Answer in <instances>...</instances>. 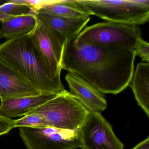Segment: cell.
<instances>
[{"label": "cell", "mask_w": 149, "mask_h": 149, "mask_svg": "<svg viewBox=\"0 0 149 149\" xmlns=\"http://www.w3.org/2000/svg\"><path fill=\"white\" fill-rule=\"evenodd\" d=\"M55 95L41 94L34 96L3 99L1 100L0 115L10 119L24 116Z\"/></svg>", "instance_id": "8fae6325"}, {"label": "cell", "mask_w": 149, "mask_h": 149, "mask_svg": "<svg viewBox=\"0 0 149 149\" xmlns=\"http://www.w3.org/2000/svg\"><path fill=\"white\" fill-rule=\"evenodd\" d=\"M15 120L0 115V136L7 134L15 128Z\"/></svg>", "instance_id": "d6986e66"}, {"label": "cell", "mask_w": 149, "mask_h": 149, "mask_svg": "<svg viewBox=\"0 0 149 149\" xmlns=\"http://www.w3.org/2000/svg\"><path fill=\"white\" fill-rule=\"evenodd\" d=\"M28 35L38 57L52 79L59 84H63L61 74L66 40L38 18L36 26Z\"/></svg>", "instance_id": "8992f818"}, {"label": "cell", "mask_w": 149, "mask_h": 149, "mask_svg": "<svg viewBox=\"0 0 149 149\" xmlns=\"http://www.w3.org/2000/svg\"><path fill=\"white\" fill-rule=\"evenodd\" d=\"M38 21L36 14H29L13 17L1 23L2 38L7 40L26 35L36 26Z\"/></svg>", "instance_id": "5bb4252c"}, {"label": "cell", "mask_w": 149, "mask_h": 149, "mask_svg": "<svg viewBox=\"0 0 149 149\" xmlns=\"http://www.w3.org/2000/svg\"><path fill=\"white\" fill-rule=\"evenodd\" d=\"M84 149H123L112 126L101 113H90L80 129Z\"/></svg>", "instance_id": "ba28073f"}, {"label": "cell", "mask_w": 149, "mask_h": 149, "mask_svg": "<svg viewBox=\"0 0 149 149\" xmlns=\"http://www.w3.org/2000/svg\"><path fill=\"white\" fill-rule=\"evenodd\" d=\"M38 12L70 19L90 16L87 8L79 3L78 0L54 1L53 3L44 7Z\"/></svg>", "instance_id": "9a60e30c"}, {"label": "cell", "mask_w": 149, "mask_h": 149, "mask_svg": "<svg viewBox=\"0 0 149 149\" xmlns=\"http://www.w3.org/2000/svg\"><path fill=\"white\" fill-rule=\"evenodd\" d=\"M65 79L70 88L69 93L89 112L101 113L107 108L104 95L75 74L68 73Z\"/></svg>", "instance_id": "9c48e42d"}, {"label": "cell", "mask_w": 149, "mask_h": 149, "mask_svg": "<svg viewBox=\"0 0 149 149\" xmlns=\"http://www.w3.org/2000/svg\"><path fill=\"white\" fill-rule=\"evenodd\" d=\"M141 36L139 26L107 21L87 27L75 40L94 45L135 49Z\"/></svg>", "instance_id": "5b68a950"}, {"label": "cell", "mask_w": 149, "mask_h": 149, "mask_svg": "<svg viewBox=\"0 0 149 149\" xmlns=\"http://www.w3.org/2000/svg\"><path fill=\"white\" fill-rule=\"evenodd\" d=\"M31 114L42 116L49 127L77 130L90 113L65 89L27 115Z\"/></svg>", "instance_id": "3957f363"}, {"label": "cell", "mask_w": 149, "mask_h": 149, "mask_svg": "<svg viewBox=\"0 0 149 149\" xmlns=\"http://www.w3.org/2000/svg\"><path fill=\"white\" fill-rule=\"evenodd\" d=\"M81 149H84V148H81Z\"/></svg>", "instance_id": "7402d4cb"}, {"label": "cell", "mask_w": 149, "mask_h": 149, "mask_svg": "<svg viewBox=\"0 0 149 149\" xmlns=\"http://www.w3.org/2000/svg\"><path fill=\"white\" fill-rule=\"evenodd\" d=\"M19 130L26 149H75L83 147L80 130L20 127Z\"/></svg>", "instance_id": "52a82bcc"}, {"label": "cell", "mask_w": 149, "mask_h": 149, "mask_svg": "<svg viewBox=\"0 0 149 149\" xmlns=\"http://www.w3.org/2000/svg\"><path fill=\"white\" fill-rule=\"evenodd\" d=\"M20 127L40 129L49 127L47 121L41 116L36 114H28L15 120V128Z\"/></svg>", "instance_id": "2e32d148"}, {"label": "cell", "mask_w": 149, "mask_h": 149, "mask_svg": "<svg viewBox=\"0 0 149 149\" xmlns=\"http://www.w3.org/2000/svg\"><path fill=\"white\" fill-rule=\"evenodd\" d=\"M135 55L138 56L142 61L149 63V44L143 40L142 38L138 40L135 49Z\"/></svg>", "instance_id": "ac0fdd59"}, {"label": "cell", "mask_w": 149, "mask_h": 149, "mask_svg": "<svg viewBox=\"0 0 149 149\" xmlns=\"http://www.w3.org/2000/svg\"><path fill=\"white\" fill-rule=\"evenodd\" d=\"M91 15L108 22L143 25L149 21V0H78Z\"/></svg>", "instance_id": "277c9868"}, {"label": "cell", "mask_w": 149, "mask_h": 149, "mask_svg": "<svg viewBox=\"0 0 149 149\" xmlns=\"http://www.w3.org/2000/svg\"><path fill=\"white\" fill-rule=\"evenodd\" d=\"M0 12L13 17L37 14L28 6L8 2L0 5Z\"/></svg>", "instance_id": "e0dca14e"}, {"label": "cell", "mask_w": 149, "mask_h": 149, "mask_svg": "<svg viewBox=\"0 0 149 149\" xmlns=\"http://www.w3.org/2000/svg\"><path fill=\"white\" fill-rule=\"evenodd\" d=\"M37 17L47 23L67 41L76 37L91 19L90 16L77 19L63 18L38 12Z\"/></svg>", "instance_id": "7c38bea8"}, {"label": "cell", "mask_w": 149, "mask_h": 149, "mask_svg": "<svg viewBox=\"0 0 149 149\" xmlns=\"http://www.w3.org/2000/svg\"><path fill=\"white\" fill-rule=\"evenodd\" d=\"M41 94L38 89L0 63V100Z\"/></svg>", "instance_id": "30bf717a"}, {"label": "cell", "mask_w": 149, "mask_h": 149, "mask_svg": "<svg viewBox=\"0 0 149 149\" xmlns=\"http://www.w3.org/2000/svg\"><path fill=\"white\" fill-rule=\"evenodd\" d=\"M132 149H149V137H147Z\"/></svg>", "instance_id": "ffe728a7"}, {"label": "cell", "mask_w": 149, "mask_h": 149, "mask_svg": "<svg viewBox=\"0 0 149 149\" xmlns=\"http://www.w3.org/2000/svg\"><path fill=\"white\" fill-rule=\"evenodd\" d=\"M135 49L67 41L62 68L80 77L103 94L116 95L130 85L134 71Z\"/></svg>", "instance_id": "6da1fadb"}, {"label": "cell", "mask_w": 149, "mask_h": 149, "mask_svg": "<svg viewBox=\"0 0 149 149\" xmlns=\"http://www.w3.org/2000/svg\"><path fill=\"white\" fill-rule=\"evenodd\" d=\"M0 63L38 89L41 94L57 95L65 90L53 80L34 48L29 35L0 44Z\"/></svg>", "instance_id": "7a4b0ae2"}, {"label": "cell", "mask_w": 149, "mask_h": 149, "mask_svg": "<svg viewBox=\"0 0 149 149\" xmlns=\"http://www.w3.org/2000/svg\"><path fill=\"white\" fill-rule=\"evenodd\" d=\"M2 38V32H1V28L0 27V40H1V38Z\"/></svg>", "instance_id": "44dd1931"}, {"label": "cell", "mask_w": 149, "mask_h": 149, "mask_svg": "<svg viewBox=\"0 0 149 149\" xmlns=\"http://www.w3.org/2000/svg\"><path fill=\"white\" fill-rule=\"evenodd\" d=\"M129 86L138 105L149 117V63H139L134 71Z\"/></svg>", "instance_id": "4fadbf2b"}]
</instances>
